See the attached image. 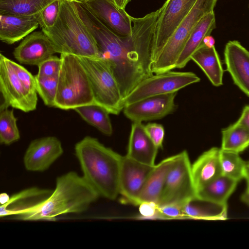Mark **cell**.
I'll return each instance as SVG.
<instances>
[{
	"label": "cell",
	"instance_id": "1",
	"mask_svg": "<svg viewBox=\"0 0 249 249\" xmlns=\"http://www.w3.org/2000/svg\"><path fill=\"white\" fill-rule=\"evenodd\" d=\"M160 9L142 18L132 17V30L126 36L118 35L100 21L89 29L96 41L101 57L109 65L120 87L123 99L151 70L155 28Z\"/></svg>",
	"mask_w": 249,
	"mask_h": 249
},
{
	"label": "cell",
	"instance_id": "2",
	"mask_svg": "<svg viewBox=\"0 0 249 249\" xmlns=\"http://www.w3.org/2000/svg\"><path fill=\"white\" fill-rule=\"evenodd\" d=\"M100 196L83 177L70 172L57 178L51 195L14 217L22 220H55L60 215L86 211Z\"/></svg>",
	"mask_w": 249,
	"mask_h": 249
},
{
	"label": "cell",
	"instance_id": "3",
	"mask_svg": "<svg viewBox=\"0 0 249 249\" xmlns=\"http://www.w3.org/2000/svg\"><path fill=\"white\" fill-rule=\"evenodd\" d=\"M75 152L85 180L100 196L115 199L119 195L122 156L89 136L76 143Z\"/></svg>",
	"mask_w": 249,
	"mask_h": 249
},
{
	"label": "cell",
	"instance_id": "4",
	"mask_svg": "<svg viewBox=\"0 0 249 249\" xmlns=\"http://www.w3.org/2000/svg\"><path fill=\"white\" fill-rule=\"evenodd\" d=\"M42 31L52 41L56 53L101 58L94 38L81 18L74 0H60L54 24Z\"/></svg>",
	"mask_w": 249,
	"mask_h": 249
},
{
	"label": "cell",
	"instance_id": "5",
	"mask_svg": "<svg viewBox=\"0 0 249 249\" xmlns=\"http://www.w3.org/2000/svg\"><path fill=\"white\" fill-rule=\"evenodd\" d=\"M62 60L58 76L55 107L61 109H74L94 104L87 72L77 56L60 54Z\"/></svg>",
	"mask_w": 249,
	"mask_h": 249
},
{
	"label": "cell",
	"instance_id": "6",
	"mask_svg": "<svg viewBox=\"0 0 249 249\" xmlns=\"http://www.w3.org/2000/svg\"><path fill=\"white\" fill-rule=\"evenodd\" d=\"M217 1L197 0L152 63L151 70L154 74L165 72L176 68L177 60L189 36L205 16L214 12Z\"/></svg>",
	"mask_w": 249,
	"mask_h": 249
},
{
	"label": "cell",
	"instance_id": "7",
	"mask_svg": "<svg viewBox=\"0 0 249 249\" xmlns=\"http://www.w3.org/2000/svg\"><path fill=\"white\" fill-rule=\"evenodd\" d=\"M88 75L94 104L110 114L118 115L124 107L118 83L107 62L102 58L78 56Z\"/></svg>",
	"mask_w": 249,
	"mask_h": 249
},
{
	"label": "cell",
	"instance_id": "8",
	"mask_svg": "<svg viewBox=\"0 0 249 249\" xmlns=\"http://www.w3.org/2000/svg\"><path fill=\"white\" fill-rule=\"evenodd\" d=\"M191 165L186 150L176 155L167 174L158 207L168 205L182 207L196 197Z\"/></svg>",
	"mask_w": 249,
	"mask_h": 249
},
{
	"label": "cell",
	"instance_id": "9",
	"mask_svg": "<svg viewBox=\"0 0 249 249\" xmlns=\"http://www.w3.org/2000/svg\"><path fill=\"white\" fill-rule=\"evenodd\" d=\"M200 79L192 72L168 71L154 74L139 83L124 99V107L151 96L177 92Z\"/></svg>",
	"mask_w": 249,
	"mask_h": 249
},
{
	"label": "cell",
	"instance_id": "10",
	"mask_svg": "<svg viewBox=\"0 0 249 249\" xmlns=\"http://www.w3.org/2000/svg\"><path fill=\"white\" fill-rule=\"evenodd\" d=\"M197 0H166L160 8L153 40L152 63Z\"/></svg>",
	"mask_w": 249,
	"mask_h": 249
},
{
	"label": "cell",
	"instance_id": "11",
	"mask_svg": "<svg viewBox=\"0 0 249 249\" xmlns=\"http://www.w3.org/2000/svg\"><path fill=\"white\" fill-rule=\"evenodd\" d=\"M12 61L0 54V90L3 98L2 104L25 112L34 111L37 103L30 98Z\"/></svg>",
	"mask_w": 249,
	"mask_h": 249
},
{
	"label": "cell",
	"instance_id": "12",
	"mask_svg": "<svg viewBox=\"0 0 249 249\" xmlns=\"http://www.w3.org/2000/svg\"><path fill=\"white\" fill-rule=\"evenodd\" d=\"M177 92L151 96L125 106L124 115L132 122H142L161 119L177 108Z\"/></svg>",
	"mask_w": 249,
	"mask_h": 249
},
{
	"label": "cell",
	"instance_id": "13",
	"mask_svg": "<svg viewBox=\"0 0 249 249\" xmlns=\"http://www.w3.org/2000/svg\"><path fill=\"white\" fill-rule=\"evenodd\" d=\"M154 166L140 163L126 155L122 156L119 195L124 202L136 205L138 196Z\"/></svg>",
	"mask_w": 249,
	"mask_h": 249
},
{
	"label": "cell",
	"instance_id": "14",
	"mask_svg": "<svg viewBox=\"0 0 249 249\" xmlns=\"http://www.w3.org/2000/svg\"><path fill=\"white\" fill-rule=\"evenodd\" d=\"M61 142L54 136H47L32 141L24 156L23 162L26 170L43 172L63 154Z\"/></svg>",
	"mask_w": 249,
	"mask_h": 249
},
{
	"label": "cell",
	"instance_id": "15",
	"mask_svg": "<svg viewBox=\"0 0 249 249\" xmlns=\"http://www.w3.org/2000/svg\"><path fill=\"white\" fill-rule=\"evenodd\" d=\"M94 15L116 34L126 36L132 30V17L110 0H82Z\"/></svg>",
	"mask_w": 249,
	"mask_h": 249
},
{
	"label": "cell",
	"instance_id": "16",
	"mask_svg": "<svg viewBox=\"0 0 249 249\" xmlns=\"http://www.w3.org/2000/svg\"><path fill=\"white\" fill-rule=\"evenodd\" d=\"M56 53L49 37L42 31H34L15 48L13 55L22 64L38 66Z\"/></svg>",
	"mask_w": 249,
	"mask_h": 249
},
{
	"label": "cell",
	"instance_id": "17",
	"mask_svg": "<svg viewBox=\"0 0 249 249\" xmlns=\"http://www.w3.org/2000/svg\"><path fill=\"white\" fill-rule=\"evenodd\" d=\"M224 60L234 84L249 97V52L239 41H230L224 50Z\"/></svg>",
	"mask_w": 249,
	"mask_h": 249
},
{
	"label": "cell",
	"instance_id": "18",
	"mask_svg": "<svg viewBox=\"0 0 249 249\" xmlns=\"http://www.w3.org/2000/svg\"><path fill=\"white\" fill-rule=\"evenodd\" d=\"M39 25V14L30 16L0 14V39L13 44L23 39Z\"/></svg>",
	"mask_w": 249,
	"mask_h": 249
},
{
	"label": "cell",
	"instance_id": "19",
	"mask_svg": "<svg viewBox=\"0 0 249 249\" xmlns=\"http://www.w3.org/2000/svg\"><path fill=\"white\" fill-rule=\"evenodd\" d=\"M158 149L147 134L142 123L133 122L126 155L140 163L154 166Z\"/></svg>",
	"mask_w": 249,
	"mask_h": 249
},
{
	"label": "cell",
	"instance_id": "20",
	"mask_svg": "<svg viewBox=\"0 0 249 249\" xmlns=\"http://www.w3.org/2000/svg\"><path fill=\"white\" fill-rule=\"evenodd\" d=\"M220 151V148L212 147L203 152L192 164V175L196 192L222 175Z\"/></svg>",
	"mask_w": 249,
	"mask_h": 249
},
{
	"label": "cell",
	"instance_id": "21",
	"mask_svg": "<svg viewBox=\"0 0 249 249\" xmlns=\"http://www.w3.org/2000/svg\"><path fill=\"white\" fill-rule=\"evenodd\" d=\"M175 158L176 155L167 158L154 166L138 196L136 206L143 202H153L158 206L167 174Z\"/></svg>",
	"mask_w": 249,
	"mask_h": 249
},
{
	"label": "cell",
	"instance_id": "22",
	"mask_svg": "<svg viewBox=\"0 0 249 249\" xmlns=\"http://www.w3.org/2000/svg\"><path fill=\"white\" fill-rule=\"evenodd\" d=\"M53 190L31 187L10 197L8 201L0 205L1 217L15 215L39 204L47 198Z\"/></svg>",
	"mask_w": 249,
	"mask_h": 249
},
{
	"label": "cell",
	"instance_id": "23",
	"mask_svg": "<svg viewBox=\"0 0 249 249\" xmlns=\"http://www.w3.org/2000/svg\"><path fill=\"white\" fill-rule=\"evenodd\" d=\"M216 27L214 12L209 13L196 26L188 38L177 60L176 68H183L191 60L193 53L203 44Z\"/></svg>",
	"mask_w": 249,
	"mask_h": 249
},
{
	"label": "cell",
	"instance_id": "24",
	"mask_svg": "<svg viewBox=\"0 0 249 249\" xmlns=\"http://www.w3.org/2000/svg\"><path fill=\"white\" fill-rule=\"evenodd\" d=\"M191 60L201 69L213 86L222 85L224 70L214 46L203 44L193 53Z\"/></svg>",
	"mask_w": 249,
	"mask_h": 249
},
{
	"label": "cell",
	"instance_id": "25",
	"mask_svg": "<svg viewBox=\"0 0 249 249\" xmlns=\"http://www.w3.org/2000/svg\"><path fill=\"white\" fill-rule=\"evenodd\" d=\"M184 217L196 219L222 220L227 218V204H220L197 196L182 207Z\"/></svg>",
	"mask_w": 249,
	"mask_h": 249
},
{
	"label": "cell",
	"instance_id": "26",
	"mask_svg": "<svg viewBox=\"0 0 249 249\" xmlns=\"http://www.w3.org/2000/svg\"><path fill=\"white\" fill-rule=\"evenodd\" d=\"M238 182L221 175L196 192L198 198L220 204H227Z\"/></svg>",
	"mask_w": 249,
	"mask_h": 249
},
{
	"label": "cell",
	"instance_id": "27",
	"mask_svg": "<svg viewBox=\"0 0 249 249\" xmlns=\"http://www.w3.org/2000/svg\"><path fill=\"white\" fill-rule=\"evenodd\" d=\"M249 146V131L238 121L222 131V150L239 154Z\"/></svg>",
	"mask_w": 249,
	"mask_h": 249
},
{
	"label": "cell",
	"instance_id": "28",
	"mask_svg": "<svg viewBox=\"0 0 249 249\" xmlns=\"http://www.w3.org/2000/svg\"><path fill=\"white\" fill-rule=\"evenodd\" d=\"M74 110L85 121L104 134L112 135L113 129L109 116L110 113L103 107L93 104L81 106Z\"/></svg>",
	"mask_w": 249,
	"mask_h": 249
},
{
	"label": "cell",
	"instance_id": "29",
	"mask_svg": "<svg viewBox=\"0 0 249 249\" xmlns=\"http://www.w3.org/2000/svg\"><path fill=\"white\" fill-rule=\"evenodd\" d=\"M55 0H0V14L30 16L39 14Z\"/></svg>",
	"mask_w": 249,
	"mask_h": 249
},
{
	"label": "cell",
	"instance_id": "30",
	"mask_svg": "<svg viewBox=\"0 0 249 249\" xmlns=\"http://www.w3.org/2000/svg\"><path fill=\"white\" fill-rule=\"evenodd\" d=\"M13 109L1 104L0 107V142L10 145L20 139V133Z\"/></svg>",
	"mask_w": 249,
	"mask_h": 249
},
{
	"label": "cell",
	"instance_id": "31",
	"mask_svg": "<svg viewBox=\"0 0 249 249\" xmlns=\"http://www.w3.org/2000/svg\"><path fill=\"white\" fill-rule=\"evenodd\" d=\"M220 160L222 175L238 182L245 178L246 162L241 159L238 153L221 149Z\"/></svg>",
	"mask_w": 249,
	"mask_h": 249
},
{
	"label": "cell",
	"instance_id": "32",
	"mask_svg": "<svg viewBox=\"0 0 249 249\" xmlns=\"http://www.w3.org/2000/svg\"><path fill=\"white\" fill-rule=\"evenodd\" d=\"M58 76L35 75L36 89L44 104L49 107H55L57 90Z\"/></svg>",
	"mask_w": 249,
	"mask_h": 249
},
{
	"label": "cell",
	"instance_id": "33",
	"mask_svg": "<svg viewBox=\"0 0 249 249\" xmlns=\"http://www.w3.org/2000/svg\"><path fill=\"white\" fill-rule=\"evenodd\" d=\"M12 65L32 100L37 103L35 76L32 75L27 69L20 64L12 61Z\"/></svg>",
	"mask_w": 249,
	"mask_h": 249
},
{
	"label": "cell",
	"instance_id": "34",
	"mask_svg": "<svg viewBox=\"0 0 249 249\" xmlns=\"http://www.w3.org/2000/svg\"><path fill=\"white\" fill-rule=\"evenodd\" d=\"M59 7L60 0H55L39 14V24L41 30L49 29L53 26L58 16Z\"/></svg>",
	"mask_w": 249,
	"mask_h": 249
},
{
	"label": "cell",
	"instance_id": "35",
	"mask_svg": "<svg viewBox=\"0 0 249 249\" xmlns=\"http://www.w3.org/2000/svg\"><path fill=\"white\" fill-rule=\"evenodd\" d=\"M62 60L60 57L56 55H52L38 66V72L37 75L45 76H58L61 67Z\"/></svg>",
	"mask_w": 249,
	"mask_h": 249
},
{
	"label": "cell",
	"instance_id": "36",
	"mask_svg": "<svg viewBox=\"0 0 249 249\" xmlns=\"http://www.w3.org/2000/svg\"><path fill=\"white\" fill-rule=\"evenodd\" d=\"M144 129L150 139L158 148H162L164 137V129L161 124L148 123L144 125Z\"/></svg>",
	"mask_w": 249,
	"mask_h": 249
},
{
	"label": "cell",
	"instance_id": "37",
	"mask_svg": "<svg viewBox=\"0 0 249 249\" xmlns=\"http://www.w3.org/2000/svg\"><path fill=\"white\" fill-rule=\"evenodd\" d=\"M159 218L175 219L184 217L182 207L175 205H168L158 207Z\"/></svg>",
	"mask_w": 249,
	"mask_h": 249
},
{
	"label": "cell",
	"instance_id": "38",
	"mask_svg": "<svg viewBox=\"0 0 249 249\" xmlns=\"http://www.w3.org/2000/svg\"><path fill=\"white\" fill-rule=\"evenodd\" d=\"M139 211L142 218H158V205L153 202H143L139 205Z\"/></svg>",
	"mask_w": 249,
	"mask_h": 249
},
{
	"label": "cell",
	"instance_id": "39",
	"mask_svg": "<svg viewBox=\"0 0 249 249\" xmlns=\"http://www.w3.org/2000/svg\"><path fill=\"white\" fill-rule=\"evenodd\" d=\"M237 121L249 131V105L244 107Z\"/></svg>",
	"mask_w": 249,
	"mask_h": 249
},
{
	"label": "cell",
	"instance_id": "40",
	"mask_svg": "<svg viewBox=\"0 0 249 249\" xmlns=\"http://www.w3.org/2000/svg\"><path fill=\"white\" fill-rule=\"evenodd\" d=\"M246 188L245 191L241 196V199L245 203L249 205V180H246Z\"/></svg>",
	"mask_w": 249,
	"mask_h": 249
},
{
	"label": "cell",
	"instance_id": "41",
	"mask_svg": "<svg viewBox=\"0 0 249 249\" xmlns=\"http://www.w3.org/2000/svg\"><path fill=\"white\" fill-rule=\"evenodd\" d=\"M112 1L116 6L118 8L125 9L127 4L131 0H110Z\"/></svg>",
	"mask_w": 249,
	"mask_h": 249
},
{
	"label": "cell",
	"instance_id": "42",
	"mask_svg": "<svg viewBox=\"0 0 249 249\" xmlns=\"http://www.w3.org/2000/svg\"><path fill=\"white\" fill-rule=\"evenodd\" d=\"M9 198H10V197L6 194H5V193L1 194L0 195L1 205L5 203L6 202H7L8 201Z\"/></svg>",
	"mask_w": 249,
	"mask_h": 249
},
{
	"label": "cell",
	"instance_id": "43",
	"mask_svg": "<svg viewBox=\"0 0 249 249\" xmlns=\"http://www.w3.org/2000/svg\"><path fill=\"white\" fill-rule=\"evenodd\" d=\"M246 172L249 173V161L246 162Z\"/></svg>",
	"mask_w": 249,
	"mask_h": 249
},
{
	"label": "cell",
	"instance_id": "44",
	"mask_svg": "<svg viewBox=\"0 0 249 249\" xmlns=\"http://www.w3.org/2000/svg\"><path fill=\"white\" fill-rule=\"evenodd\" d=\"M245 179H246V180H249V173L246 172V175Z\"/></svg>",
	"mask_w": 249,
	"mask_h": 249
}]
</instances>
